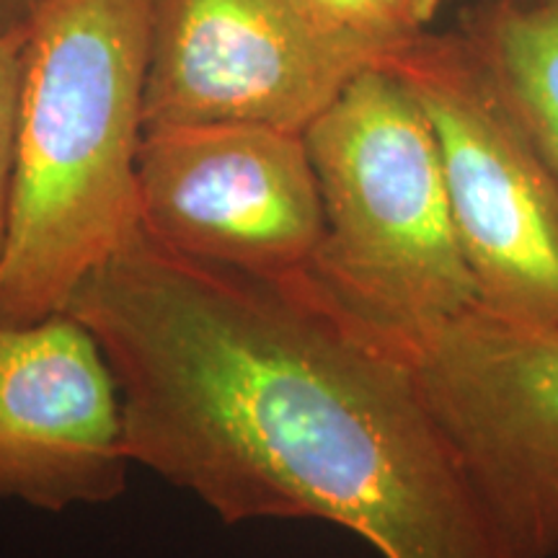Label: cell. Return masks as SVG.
<instances>
[{"instance_id":"9","label":"cell","mask_w":558,"mask_h":558,"mask_svg":"<svg viewBox=\"0 0 558 558\" xmlns=\"http://www.w3.org/2000/svg\"><path fill=\"white\" fill-rule=\"evenodd\" d=\"M460 34L558 194V3L481 0Z\"/></svg>"},{"instance_id":"8","label":"cell","mask_w":558,"mask_h":558,"mask_svg":"<svg viewBox=\"0 0 558 558\" xmlns=\"http://www.w3.org/2000/svg\"><path fill=\"white\" fill-rule=\"evenodd\" d=\"M130 465L122 390L94 331L68 311L0 326V505H109Z\"/></svg>"},{"instance_id":"10","label":"cell","mask_w":558,"mask_h":558,"mask_svg":"<svg viewBox=\"0 0 558 558\" xmlns=\"http://www.w3.org/2000/svg\"><path fill=\"white\" fill-rule=\"evenodd\" d=\"M308 3L349 32L399 47L427 32L442 0H308Z\"/></svg>"},{"instance_id":"4","label":"cell","mask_w":558,"mask_h":558,"mask_svg":"<svg viewBox=\"0 0 558 558\" xmlns=\"http://www.w3.org/2000/svg\"><path fill=\"white\" fill-rule=\"evenodd\" d=\"M386 68L437 135L478 308L514 326L558 329V194L463 34H418Z\"/></svg>"},{"instance_id":"2","label":"cell","mask_w":558,"mask_h":558,"mask_svg":"<svg viewBox=\"0 0 558 558\" xmlns=\"http://www.w3.org/2000/svg\"><path fill=\"white\" fill-rule=\"evenodd\" d=\"M153 5L37 0L26 21L0 326L65 313L140 230Z\"/></svg>"},{"instance_id":"5","label":"cell","mask_w":558,"mask_h":558,"mask_svg":"<svg viewBox=\"0 0 558 558\" xmlns=\"http://www.w3.org/2000/svg\"><path fill=\"white\" fill-rule=\"evenodd\" d=\"M393 50L308 0H156L145 130L246 122L305 132Z\"/></svg>"},{"instance_id":"6","label":"cell","mask_w":558,"mask_h":558,"mask_svg":"<svg viewBox=\"0 0 558 558\" xmlns=\"http://www.w3.org/2000/svg\"><path fill=\"white\" fill-rule=\"evenodd\" d=\"M140 228L186 259L262 279L303 275L324 205L303 132L246 122L145 130Z\"/></svg>"},{"instance_id":"13","label":"cell","mask_w":558,"mask_h":558,"mask_svg":"<svg viewBox=\"0 0 558 558\" xmlns=\"http://www.w3.org/2000/svg\"><path fill=\"white\" fill-rule=\"evenodd\" d=\"M520 3H530V5H541V3H558V0H520Z\"/></svg>"},{"instance_id":"3","label":"cell","mask_w":558,"mask_h":558,"mask_svg":"<svg viewBox=\"0 0 558 558\" xmlns=\"http://www.w3.org/2000/svg\"><path fill=\"white\" fill-rule=\"evenodd\" d=\"M324 205L305 277L386 344L478 308L429 117L386 65L360 73L303 132Z\"/></svg>"},{"instance_id":"11","label":"cell","mask_w":558,"mask_h":558,"mask_svg":"<svg viewBox=\"0 0 558 558\" xmlns=\"http://www.w3.org/2000/svg\"><path fill=\"white\" fill-rule=\"evenodd\" d=\"M21 73H24V29L0 26V262L9 239L13 173H16Z\"/></svg>"},{"instance_id":"1","label":"cell","mask_w":558,"mask_h":558,"mask_svg":"<svg viewBox=\"0 0 558 558\" xmlns=\"http://www.w3.org/2000/svg\"><path fill=\"white\" fill-rule=\"evenodd\" d=\"M68 313L114 369L132 463L222 525L324 520L383 558H518L407 357L305 271L241 275L140 228Z\"/></svg>"},{"instance_id":"12","label":"cell","mask_w":558,"mask_h":558,"mask_svg":"<svg viewBox=\"0 0 558 558\" xmlns=\"http://www.w3.org/2000/svg\"><path fill=\"white\" fill-rule=\"evenodd\" d=\"M37 0H0V26L5 32H21L29 21Z\"/></svg>"},{"instance_id":"7","label":"cell","mask_w":558,"mask_h":558,"mask_svg":"<svg viewBox=\"0 0 558 558\" xmlns=\"http://www.w3.org/2000/svg\"><path fill=\"white\" fill-rule=\"evenodd\" d=\"M390 347L414 369L514 556L558 558V329L473 308Z\"/></svg>"}]
</instances>
